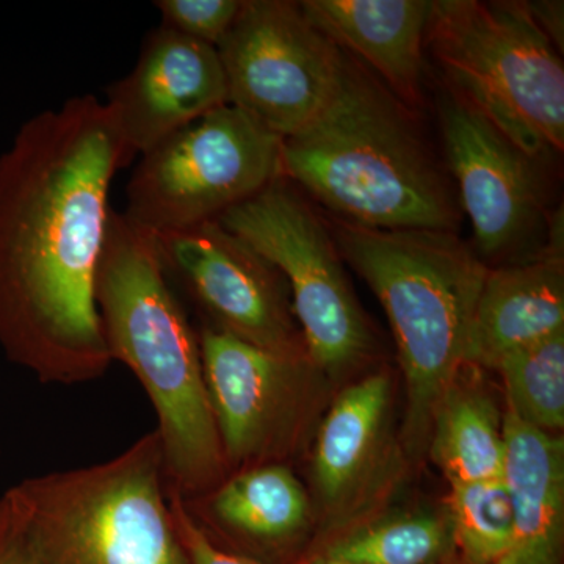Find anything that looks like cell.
Listing matches in <instances>:
<instances>
[{
    "instance_id": "1",
    "label": "cell",
    "mask_w": 564,
    "mask_h": 564,
    "mask_svg": "<svg viewBox=\"0 0 564 564\" xmlns=\"http://www.w3.org/2000/svg\"><path fill=\"white\" fill-rule=\"evenodd\" d=\"M132 161L93 95L25 121L0 155V345L41 383H88L113 361L96 273L111 181Z\"/></svg>"
},
{
    "instance_id": "2",
    "label": "cell",
    "mask_w": 564,
    "mask_h": 564,
    "mask_svg": "<svg viewBox=\"0 0 564 564\" xmlns=\"http://www.w3.org/2000/svg\"><path fill=\"white\" fill-rule=\"evenodd\" d=\"M113 361L143 386L158 415L166 478L195 500L226 480L225 454L193 332L163 267L158 237L111 210L95 285Z\"/></svg>"
},
{
    "instance_id": "3",
    "label": "cell",
    "mask_w": 564,
    "mask_h": 564,
    "mask_svg": "<svg viewBox=\"0 0 564 564\" xmlns=\"http://www.w3.org/2000/svg\"><path fill=\"white\" fill-rule=\"evenodd\" d=\"M281 176L362 228L458 229V196L411 109L351 58L321 115L282 139Z\"/></svg>"
},
{
    "instance_id": "4",
    "label": "cell",
    "mask_w": 564,
    "mask_h": 564,
    "mask_svg": "<svg viewBox=\"0 0 564 564\" xmlns=\"http://www.w3.org/2000/svg\"><path fill=\"white\" fill-rule=\"evenodd\" d=\"M332 232L388 314L406 383V436L422 445L464 364L488 267L452 231H383L339 220Z\"/></svg>"
},
{
    "instance_id": "5",
    "label": "cell",
    "mask_w": 564,
    "mask_h": 564,
    "mask_svg": "<svg viewBox=\"0 0 564 564\" xmlns=\"http://www.w3.org/2000/svg\"><path fill=\"white\" fill-rule=\"evenodd\" d=\"M7 494L39 564H191L155 430L109 462L28 478Z\"/></svg>"
},
{
    "instance_id": "6",
    "label": "cell",
    "mask_w": 564,
    "mask_h": 564,
    "mask_svg": "<svg viewBox=\"0 0 564 564\" xmlns=\"http://www.w3.org/2000/svg\"><path fill=\"white\" fill-rule=\"evenodd\" d=\"M425 43L454 95L534 162L564 147L562 55L527 2H433Z\"/></svg>"
},
{
    "instance_id": "7",
    "label": "cell",
    "mask_w": 564,
    "mask_h": 564,
    "mask_svg": "<svg viewBox=\"0 0 564 564\" xmlns=\"http://www.w3.org/2000/svg\"><path fill=\"white\" fill-rule=\"evenodd\" d=\"M281 141L226 104L140 155L122 214L154 236L218 221L281 177Z\"/></svg>"
},
{
    "instance_id": "8",
    "label": "cell",
    "mask_w": 564,
    "mask_h": 564,
    "mask_svg": "<svg viewBox=\"0 0 564 564\" xmlns=\"http://www.w3.org/2000/svg\"><path fill=\"white\" fill-rule=\"evenodd\" d=\"M218 221L273 263L291 288L311 361L340 373L369 355L372 333L348 285L332 228L299 187L278 177Z\"/></svg>"
},
{
    "instance_id": "9",
    "label": "cell",
    "mask_w": 564,
    "mask_h": 564,
    "mask_svg": "<svg viewBox=\"0 0 564 564\" xmlns=\"http://www.w3.org/2000/svg\"><path fill=\"white\" fill-rule=\"evenodd\" d=\"M217 50L229 104L280 139L321 115L345 65L344 51L288 0H245Z\"/></svg>"
},
{
    "instance_id": "10",
    "label": "cell",
    "mask_w": 564,
    "mask_h": 564,
    "mask_svg": "<svg viewBox=\"0 0 564 564\" xmlns=\"http://www.w3.org/2000/svg\"><path fill=\"white\" fill-rule=\"evenodd\" d=\"M448 172L481 256H543L549 223L533 159L454 93L440 102Z\"/></svg>"
},
{
    "instance_id": "11",
    "label": "cell",
    "mask_w": 564,
    "mask_h": 564,
    "mask_svg": "<svg viewBox=\"0 0 564 564\" xmlns=\"http://www.w3.org/2000/svg\"><path fill=\"white\" fill-rule=\"evenodd\" d=\"M155 237L166 274L191 293L210 326L278 355L307 356L284 278L250 245L220 221Z\"/></svg>"
},
{
    "instance_id": "12",
    "label": "cell",
    "mask_w": 564,
    "mask_h": 564,
    "mask_svg": "<svg viewBox=\"0 0 564 564\" xmlns=\"http://www.w3.org/2000/svg\"><path fill=\"white\" fill-rule=\"evenodd\" d=\"M198 339L226 466L267 464L291 436L307 356L263 350L210 325Z\"/></svg>"
},
{
    "instance_id": "13",
    "label": "cell",
    "mask_w": 564,
    "mask_h": 564,
    "mask_svg": "<svg viewBox=\"0 0 564 564\" xmlns=\"http://www.w3.org/2000/svg\"><path fill=\"white\" fill-rule=\"evenodd\" d=\"M229 104L217 47L161 25L141 46L131 73L107 90V102L133 155Z\"/></svg>"
},
{
    "instance_id": "14",
    "label": "cell",
    "mask_w": 564,
    "mask_h": 564,
    "mask_svg": "<svg viewBox=\"0 0 564 564\" xmlns=\"http://www.w3.org/2000/svg\"><path fill=\"white\" fill-rule=\"evenodd\" d=\"M433 2L425 0H304V17L340 51L415 109L422 99L423 44Z\"/></svg>"
},
{
    "instance_id": "15",
    "label": "cell",
    "mask_w": 564,
    "mask_h": 564,
    "mask_svg": "<svg viewBox=\"0 0 564 564\" xmlns=\"http://www.w3.org/2000/svg\"><path fill=\"white\" fill-rule=\"evenodd\" d=\"M564 332L563 254L489 270L467 334L464 364L497 369L505 356Z\"/></svg>"
},
{
    "instance_id": "16",
    "label": "cell",
    "mask_w": 564,
    "mask_h": 564,
    "mask_svg": "<svg viewBox=\"0 0 564 564\" xmlns=\"http://www.w3.org/2000/svg\"><path fill=\"white\" fill-rule=\"evenodd\" d=\"M502 478L513 510V545L500 564H560L564 534L563 437L508 413Z\"/></svg>"
},
{
    "instance_id": "17",
    "label": "cell",
    "mask_w": 564,
    "mask_h": 564,
    "mask_svg": "<svg viewBox=\"0 0 564 564\" xmlns=\"http://www.w3.org/2000/svg\"><path fill=\"white\" fill-rule=\"evenodd\" d=\"M391 400L384 373L345 389L326 414L314 448V477L328 505L343 502L361 480L381 440Z\"/></svg>"
},
{
    "instance_id": "18",
    "label": "cell",
    "mask_w": 564,
    "mask_h": 564,
    "mask_svg": "<svg viewBox=\"0 0 564 564\" xmlns=\"http://www.w3.org/2000/svg\"><path fill=\"white\" fill-rule=\"evenodd\" d=\"M204 497H209L206 510L218 524L262 543L288 540L310 516L303 485L289 467L276 463L247 467Z\"/></svg>"
},
{
    "instance_id": "19",
    "label": "cell",
    "mask_w": 564,
    "mask_h": 564,
    "mask_svg": "<svg viewBox=\"0 0 564 564\" xmlns=\"http://www.w3.org/2000/svg\"><path fill=\"white\" fill-rule=\"evenodd\" d=\"M430 432L433 459L451 484L502 477V421L486 393L455 380L437 403Z\"/></svg>"
},
{
    "instance_id": "20",
    "label": "cell",
    "mask_w": 564,
    "mask_h": 564,
    "mask_svg": "<svg viewBox=\"0 0 564 564\" xmlns=\"http://www.w3.org/2000/svg\"><path fill=\"white\" fill-rule=\"evenodd\" d=\"M497 372L502 375L510 411L545 433L564 426V332L505 356Z\"/></svg>"
},
{
    "instance_id": "21",
    "label": "cell",
    "mask_w": 564,
    "mask_h": 564,
    "mask_svg": "<svg viewBox=\"0 0 564 564\" xmlns=\"http://www.w3.org/2000/svg\"><path fill=\"white\" fill-rule=\"evenodd\" d=\"M454 543L451 519L432 513L397 516L337 541L328 562L350 564H436Z\"/></svg>"
},
{
    "instance_id": "22",
    "label": "cell",
    "mask_w": 564,
    "mask_h": 564,
    "mask_svg": "<svg viewBox=\"0 0 564 564\" xmlns=\"http://www.w3.org/2000/svg\"><path fill=\"white\" fill-rule=\"evenodd\" d=\"M454 541L467 564H500L513 545V510L503 478L451 484Z\"/></svg>"
},
{
    "instance_id": "23",
    "label": "cell",
    "mask_w": 564,
    "mask_h": 564,
    "mask_svg": "<svg viewBox=\"0 0 564 564\" xmlns=\"http://www.w3.org/2000/svg\"><path fill=\"white\" fill-rule=\"evenodd\" d=\"M166 29L218 47L239 17L243 0H158Z\"/></svg>"
},
{
    "instance_id": "24",
    "label": "cell",
    "mask_w": 564,
    "mask_h": 564,
    "mask_svg": "<svg viewBox=\"0 0 564 564\" xmlns=\"http://www.w3.org/2000/svg\"><path fill=\"white\" fill-rule=\"evenodd\" d=\"M169 494L177 532L181 534L191 564H259L217 547L204 527L193 518L184 499L170 485Z\"/></svg>"
},
{
    "instance_id": "25",
    "label": "cell",
    "mask_w": 564,
    "mask_h": 564,
    "mask_svg": "<svg viewBox=\"0 0 564 564\" xmlns=\"http://www.w3.org/2000/svg\"><path fill=\"white\" fill-rule=\"evenodd\" d=\"M0 564H39L7 492L0 497Z\"/></svg>"
},
{
    "instance_id": "26",
    "label": "cell",
    "mask_w": 564,
    "mask_h": 564,
    "mask_svg": "<svg viewBox=\"0 0 564 564\" xmlns=\"http://www.w3.org/2000/svg\"><path fill=\"white\" fill-rule=\"evenodd\" d=\"M533 21L541 32L563 54L564 44V3L562 0H534L527 2Z\"/></svg>"
},
{
    "instance_id": "27",
    "label": "cell",
    "mask_w": 564,
    "mask_h": 564,
    "mask_svg": "<svg viewBox=\"0 0 564 564\" xmlns=\"http://www.w3.org/2000/svg\"><path fill=\"white\" fill-rule=\"evenodd\" d=\"M318 564H350V563L328 562V560H322V562Z\"/></svg>"
}]
</instances>
